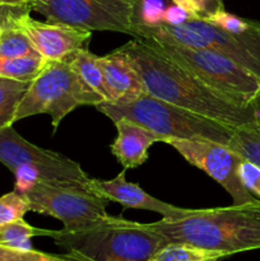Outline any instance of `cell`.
I'll return each instance as SVG.
<instances>
[{"label":"cell","mask_w":260,"mask_h":261,"mask_svg":"<svg viewBox=\"0 0 260 261\" xmlns=\"http://www.w3.org/2000/svg\"><path fill=\"white\" fill-rule=\"evenodd\" d=\"M125 171H121L112 180L92 178L91 191L102 196L106 200L121 204L125 209H144L161 214L163 218H183L189 216L193 209L178 208L166 201L154 198L143 190L138 184H133L125 178Z\"/></svg>","instance_id":"obj_13"},{"label":"cell","mask_w":260,"mask_h":261,"mask_svg":"<svg viewBox=\"0 0 260 261\" xmlns=\"http://www.w3.org/2000/svg\"><path fill=\"white\" fill-rule=\"evenodd\" d=\"M165 143L175 148L190 165L200 168L217 181L231 195L232 205L259 200L240 180L237 170L244 158L229 147L211 140L167 139Z\"/></svg>","instance_id":"obj_11"},{"label":"cell","mask_w":260,"mask_h":261,"mask_svg":"<svg viewBox=\"0 0 260 261\" xmlns=\"http://www.w3.org/2000/svg\"><path fill=\"white\" fill-rule=\"evenodd\" d=\"M119 50L138 71L147 93L235 130L257 126L250 105H237L214 91L149 41L134 38Z\"/></svg>","instance_id":"obj_1"},{"label":"cell","mask_w":260,"mask_h":261,"mask_svg":"<svg viewBox=\"0 0 260 261\" xmlns=\"http://www.w3.org/2000/svg\"><path fill=\"white\" fill-rule=\"evenodd\" d=\"M229 255L185 242H167L148 261H221Z\"/></svg>","instance_id":"obj_16"},{"label":"cell","mask_w":260,"mask_h":261,"mask_svg":"<svg viewBox=\"0 0 260 261\" xmlns=\"http://www.w3.org/2000/svg\"><path fill=\"white\" fill-rule=\"evenodd\" d=\"M172 2L176 7L180 8V9H183L184 12L188 14L189 19H199V17H198V14H196L195 9H194L193 4H191L189 0H172Z\"/></svg>","instance_id":"obj_29"},{"label":"cell","mask_w":260,"mask_h":261,"mask_svg":"<svg viewBox=\"0 0 260 261\" xmlns=\"http://www.w3.org/2000/svg\"><path fill=\"white\" fill-rule=\"evenodd\" d=\"M31 12L30 4H0V33L8 28L17 27L20 18Z\"/></svg>","instance_id":"obj_27"},{"label":"cell","mask_w":260,"mask_h":261,"mask_svg":"<svg viewBox=\"0 0 260 261\" xmlns=\"http://www.w3.org/2000/svg\"><path fill=\"white\" fill-rule=\"evenodd\" d=\"M227 147L260 167V126L235 130Z\"/></svg>","instance_id":"obj_21"},{"label":"cell","mask_w":260,"mask_h":261,"mask_svg":"<svg viewBox=\"0 0 260 261\" xmlns=\"http://www.w3.org/2000/svg\"><path fill=\"white\" fill-rule=\"evenodd\" d=\"M28 212H31L30 204L15 190L0 198V224L23 219Z\"/></svg>","instance_id":"obj_24"},{"label":"cell","mask_w":260,"mask_h":261,"mask_svg":"<svg viewBox=\"0 0 260 261\" xmlns=\"http://www.w3.org/2000/svg\"><path fill=\"white\" fill-rule=\"evenodd\" d=\"M0 162L14 173V190L37 180L74 184L91 190L92 177L78 162L32 144L18 134L13 125L0 129Z\"/></svg>","instance_id":"obj_7"},{"label":"cell","mask_w":260,"mask_h":261,"mask_svg":"<svg viewBox=\"0 0 260 261\" xmlns=\"http://www.w3.org/2000/svg\"><path fill=\"white\" fill-rule=\"evenodd\" d=\"M31 10L50 23L88 31H114L132 35L143 20V0H30Z\"/></svg>","instance_id":"obj_10"},{"label":"cell","mask_w":260,"mask_h":261,"mask_svg":"<svg viewBox=\"0 0 260 261\" xmlns=\"http://www.w3.org/2000/svg\"><path fill=\"white\" fill-rule=\"evenodd\" d=\"M166 242H185L228 254L260 250V200L223 208L193 209L183 218L142 223Z\"/></svg>","instance_id":"obj_2"},{"label":"cell","mask_w":260,"mask_h":261,"mask_svg":"<svg viewBox=\"0 0 260 261\" xmlns=\"http://www.w3.org/2000/svg\"><path fill=\"white\" fill-rule=\"evenodd\" d=\"M50 229H43L28 224L24 219L0 224V247L14 250H32L33 237H50Z\"/></svg>","instance_id":"obj_18"},{"label":"cell","mask_w":260,"mask_h":261,"mask_svg":"<svg viewBox=\"0 0 260 261\" xmlns=\"http://www.w3.org/2000/svg\"><path fill=\"white\" fill-rule=\"evenodd\" d=\"M114 122L117 137L111 144V153L124 170L139 167L148 160L150 145L160 142V138L147 127L127 119H119Z\"/></svg>","instance_id":"obj_15"},{"label":"cell","mask_w":260,"mask_h":261,"mask_svg":"<svg viewBox=\"0 0 260 261\" xmlns=\"http://www.w3.org/2000/svg\"><path fill=\"white\" fill-rule=\"evenodd\" d=\"M239 176L245 188L260 200V167L247 160L239 165Z\"/></svg>","instance_id":"obj_26"},{"label":"cell","mask_w":260,"mask_h":261,"mask_svg":"<svg viewBox=\"0 0 260 261\" xmlns=\"http://www.w3.org/2000/svg\"><path fill=\"white\" fill-rule=\"evenodd\" d=\"M0 261H94L76 252L48 254L37 250H14L0 247Z\"/></svg>","instance_id":"obj_23"},{"label":"cell","mask_w":260,"mask_h":261,"mask_svg":"<svg viewBox=\"0 0 260 261\" xmlns=\"http://www.w3.org/2000/svg\"><path fill=\"white\" fill-rule=\"evenodd\" d=\"M27 55H40L27 36L18 27L8 28L0 33V59H14Z\"/></svg>","instance_id":"obj_22"},{"label":"cell","mask_w":260,"mask_h":261,"mask_svg":"<svg viewBox=\"0 0 260 261\" xmlns=\"http://www.w3.org/2000/svg\"><path fill=\"white\" fill-rule=\"evenodd\" d=\"M69 61L82 79L103 98V102H111L109 89L105 83L103 73L98 64V56L91 53L88 48H83L79 50Z\"/></svg>","instance_id":"obj_17"},{"label":"cell","mask_w":260,"mask_h":261,"mask_svg":"<svg viewBox=\"0 0 260 261\" xmlns=\"http://www.w3.org/2000/svg\"><path fill=\"white\" fill-rule=\"evenodd\" d=\"M205 20L217 25V27L222 28V30L227 31V32L235 33V35L247 32V31L251 30L252 27L257 24V22H255V20L244 19V18H240L237 15L231 14V13H227L226 10H222V12L212 15Z\"/></svg>","instance_id":"obj_25"},{"label":"cell","mask_w":260,"mask_h":261,"mask_svg":"<svg viewBox=\"0 0 260 261\" xmlns=\"http://www.w3.org/2000/svg\"><path fill=\"white\" fill-rule=\"evenodd\" d=\"M103 98L91 88L66 60H46L42 70L32 79L23 94L13 122L33 115H50L54 129L76 107L97 106Z\"/></svg>","instance_id":"obj_6"},{"label":"cell","mask_w":260,"mask_h":261,"mask_svg":"<svg viewBox=\"0 0 260 261\" xmlns=\"http://www.w3.org/2000/svg\"><path fill=\"white\" fill-rule=\"evenodd\" d=\"M17 27L45 60L69 61L79 50L88 48L92 31L63 23L40 22L25 14Z\"/></svg>","instance_id":"obj_12"},{"label":"cell","mask_w":260,"mask_h":261,"mask_svg":"<svg viewBox=\"0 0 260 261\" xmlns=\"http://www.w3.org/2000/svg\"><path fill=\"white\" fill-rule=\"evenodd\" d=\"M111 102H127L147 93L144 83L124 53L116 48L106 56H98Z\"/></svg>","instance_id":"obj_14"},{"label":"cell","mask_w":260,"mask_h":261,"mask_svg":"<svg viewBox=\"0 0 260 261\" xmlns=\"http://www.w3.org/2000/svg\"><path fill=\"white\" fill-rule=\"evenodd\" d=\"M30 0H0V4H28Z\"/></svg>","instance_id":"obj_31"},{"label":"cell","mask_w":260,"mask_h":261,"mask_svg":"<svg viewBox=\"0 0 260 261\" xmlns=\"http://www.w3.org/2000/svg\"><path fill=\"white\" fill-rule=\"evenodd\" d=\"M250 106H251L252 110H254L255 116H256L257 125L260 126V89H259V92L255 94L254 98L251 99V102H250Z\"/></svg>","instance_id":"obj_30"},{"label":"cell","mask_w":260,"mask_h":261,"mask_svg":"<svg viewBox=\"0 0 260 261\" xmlns=\"http://www.w3.org/2000/svg\"><path fill=\"white\" fill-rule=\"evenodd\" d=\"M30 83L0 76V129L14 124L15 110Z\"/></svg>","instance_id":"obj_19"},{"label":"cell","mask_w":260,"mask_h":261,"mask_svg":"<svg viewBox=\"0 0 260 261\" xmlns=\"http://www.w3.org/2000/svg\"><path fill=\"white\" fill-rule=\"evenodd\" d=\"M133 37L217 51L260 78V23L247 32L235 35L203 19H186L180 23L139 20L134 25Z\"/></svg>","instance_id":"obj_4"},{"label":"cell","mask_w":260,"mask_h":261,"mask_svg":"<svg viewBox=\"0 0 260 261\" xmlns=\"http://www.w3.org/2000/svg\"><path fill=\"white\" fill-rule=\"evenodd\" d=\"M147 41L235 103L249 106L259 92L260 78L217 51Z\"/></svg>","instance_id":"obj_9"},{"label":"cell","mask_w":260,"mask_h":261,"mask_svg":"<svg viewBox=\"0 0 260 261\" xmlns=\"http://www.w3.org/2000/svg\"><path fill=\"white\" fill-rule=\"evenodd\" d=\"M58 246L94 261H148L167 242L140 222L112 217L82 231L51 232Z\"/></svg>","instance_id":"obj_5"},{"label":"cell","mask_w":260,"mask_h":261,"mask_svg":"<svg viewBox=\"0 0 260 261\" xmlns=\"http://www.w3.org/2000/svg\"><path fill=\"white\" fill-rule=\"evenodd\" d=\"M15 191L24 196L31 212L63 222L64 231L91 228L110 216L106 212L109 200L74 184L37 180Z\"/></svg>","instance_id":"obj_8"},{"label":"cell","mask_w":260,"mask_h":261,"mask_svg":"<svg viewBox=\"0 0 260 261\" xmlns=\"http://www.w3.org/2000/svg\"><path fill=\"white\" fill-rule=\"evenodd\" d=\"M46 60L41 55L0 59V76L20 82H31L42 70Z\"/></svg>","instance_id":"obj_20"},{"label":"cell","mask_w":260,"mask_h":261,"mask_svg":"<svg viewBox=\"0 0 260 261\" xmlns=\"http://www.w3.org/2000/svg\"><path fill=\"white\" fill-rule=\"evenodd\" d=\"M99 112L116 121L127 119L154 133L160 142L167 139L211 140L228 145L235 129L157 98L149 93L127 102H101Z\"/></svg>","instance_id":"obj_3"},{"label":"cell","mask_w":260,"mask_h":261,"mask_svg":"<svg viewBox=\"0 0 260 261\" xmlns=\"http://www.w3.org/2000/svg\"><path fill=\"white\" fill-rule=\"evenodd\" d=\"M193 4L199 19H208L212 15L224 10L223 0H189Z\"/></svg>","instance_id":"obj_28"}]
</instances>
